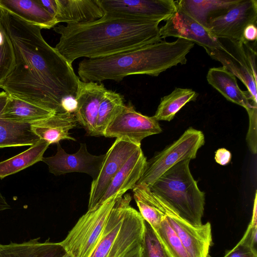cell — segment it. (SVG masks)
<instances>
[{"instance_id":"43","label":"cell","mask_w":257,"mask_h":257,"mask_svg":"<svg viewBox=\"0 0 257 257\" xmlns=\"http://www.w3.org/2000/svg\"><path fill=\"white\" fill-rule=\"evenodd\" d=\"M1 244V243H0Z\"/></svg>"},{"instance_id":"33","label":"cell","mask_w":257,"mask_h":257,"mask_svg":"<svg viewBox=\"0 0 257 257\" xmlns=\"http://www.w3.org/2000/svg\"><path fill=\"white\" fill-rule=\"evenodd\" d=\"M249 116V127L246 135V142L252 154L255 155L257 152L256 119L257 107L247 110Z\"/></svg>"},{"instance_id":"37","label":"cell","mask_w":257,"mask_h":257,"mask_svg":"<svg viewBox=\"0 0 257 257\" xmlns=\"http://www.w3.org/2000/svg\"><path fill=\"white\" fill-rule=\"evenodd\" d=\"M61 107L64 112L74 113L77 108V102L74 96H68L63 99Z\"/></svg>"},{"instance_id":"21","label":"cell","mask_w":257,"mask_h":257,"mask_svg":"<svg viewBox=\"0 0 257 257\" xmlns=\"http://www.w3.org/2000/svg\"><path fill=\"white\" fill-rule=\"evenodd\" d=\"M40 237L22 243L0 244V257H61L67 253L60 242L39 241Z\"/></svg>"},{"instance_id":"25","label":"cell","mask_w":257,"mask_h":257,"mask_svg":"<svg viewBox=\"0 0 257 257\" xmlns=\"http://www.w3.org/2000/svg\"><path fill=\"white\" fill-rule=\"evenodd\" d=\"M238 0H180L177 7L207 28L210 19L226 11Z\"/></svg>"},{"instance_id":"6","label":"cell","mask_w":257,"mask_h":257,"mask_svg":"<svg viewBox=\"0 0 257 257\" xmlns=\"http://www.w3.org/2000/svg\"><path fill=\"white\" fill-rule=\"evenodd\" d=\"M117 196H113L83 214L60 242L72 257H89L98 242Z\"/></svg>"},{"instance_id":"34","label":"cell","mask_w":257,"mask_h":257,"mask_svg":"<svg viewBox=\"0 0 257 257\" xmlns=\"http://www.w3.org/2000/svg\"><path fill=\"white\" fill-rule=\"evenodd\" d=\"M223 257H257V252L243 236L235 247Z\"/></svg>"},{"instance_id":"5","label":"cell","mask_w":257,"mask_h":257,"mask_svg":"<svg viewBox=\"0 0 257 257\" xmlns=\"http://www.w3.org/2000/svg\"><path fill=\"white\" fill-rule=\"evenodd\" d=\"M129 194L117 197L101 236L89 257H123L141 244L144 219L130 205Z\"/></svg>"},{"instance_id":"20","label":"cell","mask_w":257,"mask_h":257,"mask_svg":"<svg viewBox=\"0 0 257 257\" xmlns=\"http://www.w3.org/2000/svg\"><path fill=\"white\" fill-rule=\"evenodd\" d=\"M77 123L74 113H56L54 115L31 123L32 131L40 139L50 145L57 144L61 140L76 141L69 133Z\"/></svg>"},{"instance_id":"10","label":"cell","mask_w":257,"mask_h":257,"mask_svg":"<svg viewBox=\"0 0 257 257\" xmlns=\"http://www.w3.org/2000/svg\"><path fill=\"white\" fill-rule=\"evenodd\" d=\"M104 14L161 22L168 19L176 11L173 0H97Z\"/></svg>"},{"instance_id":"14","label":"cell","mask_w":257,"mask_h":257,"mask_svg":"<svg viewBox=\"0 0 257 257\" xmlns=\"http://www.w3.org/2000/svg\"><path fill=\"white\" fill-rule=\"evenodd\" d=\"M57 152L53 156L43 157L41 161L46 163L49 172L55 176L72 172L85 173L95 179L100 170L104 155H94L89 153L85 143H80L78 151L68 154L57 144Z\"/></svg>"},{"instance_id":"26","label":"cell","mask_w":257,"mask_h":257,"mask_svg":"<svg viewBox=\"0 0 257 257\" xmlns=\"http://www.w3.org/2000/svg\"><path fill=\"white\" fill-rule=\"evenodd\" d=\"M133 191L140 213L143 219L155 229L165 217L160 210L157 197L149 186L144 183L136 184Z\"/></svg>"},{"instance_id":"9","label":"cell","mask_w":257,"mask_h":257,"mask_svg":"<svg viewBox=\"0 0 257 257\" xmlns=\"http://www.w3.org/2000/svg\"><path fill=\"white\" fill-rule=\"evenodd\" d=\"M257 24V1L238 0L224 12L209 19L207 29L216 39L243 42L245 28Z\"/></svg>"},{"instance_id":"38","label":"cell","mask_w":257,"mask_h":257,"mask_svg":"<svg viewBox=\"0 0 257 257\" xmlns=\"http://www.w3.org/2000/svg\"><path fill=\"white\" fill-rule=\"evenodd\" d=\"M257 28L256 25L250 24L244 29L243 34V41L253 42L256 41Z\"/></svg>"},{"instance_id":"3","label":"cell","mask_w":257,"mask_h":257,"mask_svg":"<svg viewBox=\"0 0 257 257\" xmlns=\"http://www.w3.org/2000/svg\"><path fill=\"white\" fill-rule=\"evenodd\" d=\"M194 46L182 38L162 41L108 56L85 58L79 63L77 72L81 81L98 83L119 82L135 74L157 76L173 66L186 64V56Z\"/></svg>"},{"instance_id":"13","label":"cell","mask_w":257,"mask_h":257,"mask_svg":"<svg viewBox=\"0 0 257 257\" xmlns=\"http://www.w3.org/2000/svg\"><path fill=\"white\" fill-rule=\"evenodd\" d=\"M218 39L222 47L205 49L206 52L211 58L220 62L223 67L242 82L252 101L256 104V79L249 67L242 42L227 39Z\"/></svg>"},{"instance_id":"18","label":"cell","mask_w":257,"mask_h":257,"mask_svg":"<svg viewBox=\"0 0 257 257\" xmlns=\"http://www.w3.org/2000/svg\"><path fill=\"white\" fill-rule=\"evenodd\" d=\"M56 3L57 12L54 19L56 24L88 23L104 15L97 0H56Z\"/></svg>"},{"instance_id":"36","label":"cell","mask_w":257,"mask_h":257,"mask_svg":"<svg viewBox=\"0 0 257 257\" xmlns=\"http://www.w3.org/2000/svg\"><path fill=\"white\" fill-rule=\"evenodd\" d=\"M230 152L224 148H220L215 152V160L218 164L224 166L228 164L231 160Z\"/></svg>"},{"instance_id":"31","label":"cell","mask_w":257,"mask_h":257,"mask_svg":"<svg viewBox=\"0 0 257 257\" xmlns=\"http://www.w3.org/2000/svg\"><path fill=\"white\" fill-rule=\"evenodd\" d=\"M15 64L13 46L0 18V84L12 71Z\"/></svg>"},{"instance_id":"27","label":"cell","mask_w":257,"mask_h":257,"mask_svg":"<svg viewBox=\"0 0 257 257\" xmlns=\"http://www.w3.org/2000/svg\"><path fill=\"white\" fill-rule=\"evenodd\" d=\"M50 144L40 139L24 152L0 162V179L16 173L41 161Z\"/></svg>"},{"instance_id":"15","label":"cell","mask_w":257,"mask_h":257,"mask_svg":"<svg viewBox=\"0 0 257 257\" xmlns=\"http://www.w3.org/2000/svg\"><path fill=\"white\" fill-rule=\"evenodd\" d=\"M162 39L169 37L182 38L205 49H218L222 45L206 28L177 7L176 11L160 28Z\"/></svg>"},{"instance_id":"39","label":"cell","mask_w":257,"mask_h":257,"mask_svg":"<svg viewBox=\"0 0 257 257\" xmlns=\"http://www.w3.org/2000/svg\"><path fill=\"white\" fill-rule=\"evenodd\" d=\"M40 4L54 18L57 12V4L56 0H38Z\"/></svg>"},{"instance_id":"17","label":"cell","mask_w":257,"mask_h":257,"mask_svg":"<svg viewBox=\"0 0 257 257\" xmlns=\"http://www.w3.org/2000/svg\"><path fill=\"white\" fill-rule=\"evenodd\" d=\"M147 161L141 148H139L113 178L99 204L113 196H122L133 189L143 174Z\"/></svg>"},{"instance_id":"11","label":"cell","mask_w":257,"mask_h":257,"mask_svg":"<svg viewBox=\"0 0 257 257\" xmlns=\"http://www.w3.org/2000/svg\"><path fill=\"white\" fill-rule=\"evenodd\" d=\"M157 197L161 211L180 239L190 257H208L212 243L210 222L194 226L181 218L167 204Z\"/></svg>"},{"instance_id":"28","label":"cell","mask_w":257,"mask_h":257,"mask_svg":"<svg viewBox=\"0 0 257 257\" xmlns=\"http://www.w3.org/2000/svg\"><path fill=\"white\" fill-rule=\"evenodd\" d=\"M198 94L190 88H176L161 98L154 118L158 121H170L187 103L195 101Z\"/></svg>"},{"instance_id":"29","label":"cell","mask_w":257,"mask_h":257,"mask_svg":"<svg viewBox=\"0 0 257 257\" xmlns=\"http://www.w3.org/2000/svg\"><path fill=\"white\" fill-rule=\"evenodd\" d=\"M124 104L122 95L107 89L98 109L96 126L97 136H103L107 126L121 111Z\"/></svg>"},{"instance_id":"2","label":"cell","mask_w":257,"mask_h":257,"mask_svg":"<svg viewBox=\"0 0 257 257\" xmlns=\"http://www.w3.org/2000/svg\"><path fill=\"white\" fill-rule=\"evenodd\" d=\"M160 23L105 14L94 21L59 25L55 49L71 65L81 57L95 58L162 41Z\"/></svg>"},{"instance_id":"7","label":"cell","mask_w":257,"mask_h":257,"mask_svg":"<svg viewBox=\"0 0 257 257\" xmlns=\"http://www.w3.org/2000/svg\"><path fill=\"white\" fill-rule=\"evenodd\" d=\"M204 143L205 138L201 131L189 128L176 141L147 161L143 174L137 184L144 183L151 186L178 162L195 159L198 150Z\"/></svg>"},{"instance_id":"41","label":"cell","mask_w":257,"mask_h":257,"mask_svg":"<svg viewBox=\"0 0 257 257\" xmlns=\"http://www.w3.org/2000/svg\"><path fill=\"white\" fill-rule=\"evenodd\" d=\"M10 205L7 202L5 198L0 192V211L10 209Z\"/></svg>"},{"instance_id":"32","label":"cell","mask_w":257,"mask_h":257,"mask_svg":"<svg viewBox=\"0 0 257 257\" xmlns=\"http://www.w3.org/2000/svg\"><path fill=\"white\" fill-rule=\"evenodd\" d=\"M141 245L142 257H169L153 227L144 219Z\"/></svg>"},{"instance_id":"1","label":"cell","mask_w":257,"mask_h":257,"mask_svg":"<svg viewBox=\"0 0 257 257\" xmlns=\"http://www.w3.org/2000/svg\"><path fill=\"white\" fill-rule=\"evenodd\" d=\"M0 18L16 59L15 67L0 88L14 97L64 113L62 101L75 97L80 79L72 65L46 42L40 27L2 8Z\"/></svg>"},{"instance_id":"12","label":"cell","mask_w":257,"mask_h":257,"mask_svg":"<svg viewBox=\"0 0 257 257\" xmlns=\"http://www.w3.org/2000/svg\"><path fill=\"white\" fill-rule=\"evenodd\" d=\"M141 146L116 139L105 154L99 173L92 181L88 210L99 204L114 176L132 155Z\"/></svg>"},{"instance_id":"42","label":"cell","mask_w":257,"mask_h":257,"mask_svg":"<svg viewBox=\"0 0 257 257\" xmlns=\"http://www.w3.org/2000/svg\"><path fill=\"white\" fill-rule=\"evenodd\" d=\"M61 257H72V256L69 253L67 252L66 254H65L64 255H63Z\"/></svg>"},{"instance_id":"16","label":"cell","mask_w":257,"mask_h":257,"mask_svg":"<svg viewBox=\"0 0 257 257\" xmlns=\"http://www.w3.org/2000/svg\"><path fill=\"white\" fill-rule=\"evenodd\" d=\"M106 90L101 83L78 81L75 97L77 108L74 114L77 123L89 136H97L96 126L98 109Z\"/></svg>"},{"instance_id":"24","label":"cell","mask_w":257,"mask_h":257,"mask_svg":"<svg viewBox=\"0 0 257 257\" xmlns=\"http://www.w3.org/2000/svg\"><path fill=\"white\" fill-rule=\"evenodd\" d=\"M56 113L21 99L8 96L0 117L10 121L32 123L49 118Z\"/></svg>"},{"instance_id":"35","label":"cell","mask_w":257,"mask_h":257,"mask_svg":"<svg viewBox=\"0 0 257 257\" xmlns=\"http://www.w3.org/2000/svg\"><path fill=\"white\" fill-rule=\"evenodd\" d=\"M256 41L253 42L243 41L242 45L250 70L255 79H257L256 72Z\"/></svg>"},{"instance_id":"22","label":"cell","mask_w":257,"mask_h":257,"mask_svg":"<svg viewBox=\"0 0 257 257\" xmlns=\"http://www.w3.org/2000/svg\"><path fill=\"white\" fill-rule=\"evenodd\" d=\"M8 94L0 92V114ZM31 123L17 122L0 117V148L32 146L40 139L31 130Z\"/></svg>"},{"instance_id":"23","label":"cell","mask_w":257,"mask_h":257,"mask_svg":"<svg viewBox=\"0 0 257 257\" xmlns=\"http://www.w3.org/2000/svg\"><path fill=\"white\" fill-rule=\"evenodd\" d=\"M0 8L42 29L53 28L57 25L38 0H0Z\"/></svg>"},{"instance_id":"30","label":"cell","mask_w":257,"mask_h":257,"mask_svg":"<svg viewBox=\"0 0 257 257\" xmlns=\"http://www.w3.org/2000/svg\"><path fill=\"white\" fill-rule=\"evenodd\" d=\"M154 230L169 257H190L182 241L168 223L165 216L160 225Z\"/></svg>"},{"instance_id":"4","label":"cell","mask_w":257,"mask_h":257,"mask_svg":"<svg viewBox=\"0 0 257 257\" xmlns=\"http://www.w3.org/2000/svg\"><path fill=\"white\" fill-rule=\"evenodd\" d=\"M190 160L178 162L150 186L152 192L181 218L194 226L202 224L205 193L189 168Z\"/></svg>"},{"instance_id":"40","label":"cell","mask_w":257,"mask_h":257,"mask_svg":"<svg viewBox=\"0 0 257 257\" xmlns=\"http://www.w3.org/2000/svg\"><path fill=\"white\" fill-rule=\"evenodd\" d=\"M123 257H142L141 245L134 248Z\"/></svg>"},{"instance_id":"19","label":"cell","mask_w":257,"mask_h":257,"mask_svg":"<svg viewBox=\"0 0 257 257\" xmlns=\"http://www.w3.org/2000/svg\"><path fill=\"white\" fill-rule=\"evenodd\" d=\"M206 78L208 83L228 101L243 107L246 111L257 107L248 91L239 88L235 75L224 67L209 69Z\"/></svg>"},{"instance_id":"8","label":"cell","mask_w":257,"mask_h":257,"mask_svg":"<svg viewBox=\"0 0 257 257\" xmlns=\"http://www.w3.org/2000/svg\"><path fill=\"white\" fill-rule=\"evenodd\" d=\"M162 132L158 120L153 116L137 111L130 102L124 104L121 111L110 122L103 136L115 138L141 146L144 139Z\"/></svg>"}]
</instances>
